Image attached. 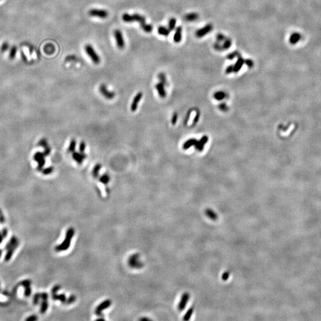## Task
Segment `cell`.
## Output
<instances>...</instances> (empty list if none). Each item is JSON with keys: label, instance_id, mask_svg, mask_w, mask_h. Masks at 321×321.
<instances>
[{"label": "cell", "instance_id": "cell-1", "mask_svg": "<svg viewBox=\"0 0 321 321\" xmlns=\"http://www.w3.org/2000/svg\"><path fill=\"white\" fill-rule=\"evenodd\" d=\"M75 235V229L73 228H69L66 233V237L64 241L55 246V250L56 252H60L68 250L70 246L71 240Z\"/></svg>", "mask_w": 321, "mask_h": 321}, {"label": "cell", "instance_id": "cell-2", "mask_svg": "<svg viewBox=\"0 0 321 321\" xmlns=\"http://www.w3.org/2000/svg\"><path fill=\"white\" fill-rule=\"evenodd\" d=\"M122 20L126 23H133L137 22L140 24L144 23L146 20L144 16L140 15L139 14H130L128 13H124L122 16Z\"/></svg>", "mask_w": 321, "mask_h": 321}, {"label": "cell", "instance_id": "cell-3", "mask_svg": "<svg viewBox=\"0 0 321 321\" xmlns=\"http://www.w3.org/2000/svg\"><path fill=\"white\" fill-rule=\"evenodd\" d=\"M84 51L86 52L87 55L91 58V60L95 64H98L100 62V58L91 45H86L84 47Z\"/></svg>", "mask_w": 321, "mask_h": 321}, {"label": "cell", "instance_id": "cell-4", "mask_svg": "<svg viewBox=\"0 0 321 321\" xmlns=\"http://www.w3.org/2000/svg\"><path fill=\"white\" fill-rule=\"evenodd\" d=\"M89 15L94 17H98L102 19L107 18L108 16V13L107 10L103 9L93 8L89 11Z\"/></svg>", "mask_w": 321, "mask_h": 321}, {"label": "cell", "instance_id": "cell-5", "mask_svg": "<svg viewBox=\"0 0 321 321\" xmlns=\"http://www.w3.org/2000/svg\"><path fill=\"white\" fill-rule=\"evenodd\" d=\"M213 29V25L211 23L207 24L203 27L198 29L195 33L196 36L198 38H202L205 36L207 35L212 32Z\"/></svg>", "mask_w": 321, "mask_h": 321}, {"label": "cell", "instance_id": "cell-6", "mask_svg": "<svg viewBox=\"0 0 321 321\" xmlns=\"http://www.w3.org/2000/svg\"><path fill=\"white\" fill-rule=\"evenodd\" d=\"M114 36L117 45L120 49H123L125 47V40L121 31L116 29L114 31Z\"/></svg>", "mask_w": 321, "mask_h": 321}, {"label": "cell", "instance_id": "cell-7", "mask_svg": "<svg viewBox=\"0 0 321 321\" xmlns=\"http://www.w3.org/2000/svg\"><path fill=\"white\" fill-rule=\"evenodd\" d=\"M111 304V301L110 300H106L99 304L95 309V313L98 316H102V312L104 310L109 308Z\"/></svg>", "mask_w": 321, "mask_h": 321}, {"label": "cell", "instance_id": "cell-8", "mask_svg": "<svg viewBox=\"0 0 321 321\" xmlns=\"http://www.w3.org/2000/svg\"><path fill=\"white\" fill-rule=\"evenodd\" d=\"M99 91L100 94L103 95L106 99H112L114 98L115 94L112 92H110L107 89V86L105 84H101L99 86Z\"/></svg>", "mask_w": 321, "mask_h": 321}, {"label": "cell", "instance_id": "cell-9", "mask_svg": "<svg viewBox=\"0 0 321 321\" xmlns=\"http://www.w3.org/2000/svg\"><path fill=\"white\" fill-rule=\"evenodd\" d=\"M45 155L43 153L37 152L34 156V159L38 163V170H41L45 164Z\"/></svg>", "mask_w": 321, "mask_h": 321}, {"label": "cell", "instance_id": "cell-10", "mask_svg": "<svg viewBox=\"0 0 321 321\" xmlns=\"http://www.w3.org/2000/svg\"><path fill=\"white\" fill-rule=\"evenodd\" d=\"M139 255H133L129 259V265L133 268H140L142 267V264L139 260Z\"/></svg>", "mask_w": 321, "mask_h": 321}, {"label": "cell", "instance_id": "cell-11", "mask_svg": "<svg viewBox=\"0 0 321 321\" xmlns=\"http://www.w3.org/2000/svg\"><path fill=\"white\" fill-rule=\"evenodd\" d=\"M302 39V35L300 33L294 32L289 38V42L291 45H295Z\"/></svg>", "mask_w": 321, "mask_h": 321}, {"label": "cell", "instance_id": "cell-12", "mask_svg": "<svg viewBox=\"0 0 321 321\" xmlns=\"http://www.w3.org/2000/svg\"><path fill=\"white\" fill-rule=\"evenodd\" d=\"M142 96H143V94L142 92H139L135 96L132 102V104L131 105V110H132V112H135L137 110L138 104L140 102Z\"/></svg>", "mask_w": 321, "mask_h": 321}, {"label": "cell", "instance_id": "cell-13", "mask_svg": "<svg viewBox=\"0 0 321 321\" xmlns=\"http://www.w3.org/2000/svg\"><path fill=\"white\" fill-rule=\"evenodd\" d=\"M189 299V294L188 293H184L182 297H181V299L180 300V301L179 304V306H178V309L179 311H183L185 308L186 306L187 305V303L188 302V300Z\"/></svg>", "mask_w": 321, "mask_h": 321}, {"label": "cell", "instance_id": "cell-14", "mask_svg": "<svg viewBox=\"0 0 321 321\" xmlns=\"http://www.w3.org/2000/svg\"><path fill=\"white\" fill-rule=\"evenodd\" d=\"M19 242L16 243V244H14V246H13L12 247H11L10 248H9V249L8 250H7V253H6V255L4 257V260L6 262H8L11 258L13 256V255L14 252V251H16V249H17V247L19 246Z\"/></svg>", "mask_w": 321, "mask_h": 321}, {"label": "cell", "instance_id": "cell-15", "mask_svg": "<svg viewBox=\"0 0 321 321\" xmlns=\"http://www.w3.org/2000/svg\"><path fill=\"white\" fill-rule=\"evenodd\" d=\"M182 31L183 28L181 26H178L175 31V33L174 35L173 40L174 42L176 43H179L181 42L182 39Z\"/></svg>", "mask_w": 321, "mask_h": 321}, {"label": "cell", "instance_id": "cell-16", "mask_svg": "<svg viewBox=\"0 0 321 321\" xmlns=\"http://www.w3.org/2000/svg\"><path fill=\"white\" fill-rule=\"evenodd\" d=\"M244 64V58H242L241 56L237 57V61L236 62L234 65H233V67H234V73L239 72L241 70Z\"/></svg>", "mask_w": 321, "mask_h": 321}, {"label": "cell", "instance_id": "cell-17", "mask_svg": "<svg viewBox=\"0 0 321 321\" xmlns=\"http://www.w3.org/2000/svg\"><path fill=\"white\" fill-rule=\"evenodd\" d=\"M199 19V14L197 13H190L184 16V19L187 22H193Z\"/></svg>", "mask_w": 321, "mask_h": 321}, {"label": "cell", "instance_id": "cell-18", "mask_svg": "<svg viewBox=\"0 0 321 321\" xmlns=\"http://www.w3.org/2000/svg\"><path fill=\"white\" fill-rule=\"evenodd\" d=\"M73 158L78 164H81L84 159L86 158V155L83 153L79 154L78 152H74L73 154Z\"/></svg>", "mask_w": 321, "mask_h": 321}, {"label": "cell", "instance_id": "cell-19", "mask_svg": "<svg viewBox=\"0 0 321 321\" xmlns=\"http://www.w3.org/2000/svg\"><path fill=\"white\" fill-rule=\"evenodd\" d=\"M155 88L158 91L159 95L160 97L163 98L165 97L166 92H165V89H164V85L162 83L159 82V83H157L155 86Z\"/></svg>", "mask_w": 321, "mask_h": 321}, {"label": "cell", "instance_id": "cell-20", "mask_svg": "<svg viewBox=\"0 0 321 321\" xmlns=\"http://www.w3.org/2000/svg\"><path fill=\"white\" fill-rule=\"evenodd\" d=\"M170 30L168 29V27H166L163 26H160L158 28V32L160 35H162L164 36H168L170 35Z\"/></svg>", "mask_w": 321, "mask_h": 321}, {"label": "cell", "instance_id": "cell-21", "mask_svg": "<svg viewBox=\"0 0 321 321\" xmlns=\"http://www.w3.org/2000/svg\"><path fill=\"white\" fill-rule=\"evenodd\" d=\"M52 299L54 300H60L62 303H66V297L65 294H57V293L52 294Z\"/></svg>", "mask_w": 321, "mask_h": 321}, {"label": "cell", "instance_id": "cell-22", "mask_svg": "<svg viewBox=\"0 0 321 321\" xmlns=\"http://www.w3.org/2000/svg\"><path fill=\"white\" fill-rule=\"evenodd\" d=\"M140 27L142 29V30L147 33H151L153 31L154 29L153 26L151 24H147L146 22L140 24Z\"/></svg>", "mask_w": 321, "mask_h": 321}, {"label": "cell", "instance_id": "cell-23", "mask_svg": "<svg viewBox=\"0 0 321 321\" xmlns=\"http://www.w3.org/2000/svg\"><path fill=\"white\" fill-rule=\"evenodd\" d=\"M19 240L17 239V238L16 237V236H13L11 237V238L10 239V241L7 243L6 247H5V249L6 250H8L9 248H10L11 247H12L13 246H14V244H16V243H19Z\"/></svg>", "mask_w": 321, "mask_h": 321}, {"label": "cell", "instance_id": "cell-24", "mask_svg": "<svg viewBox=\"0 0 321 321\" xmlns=\"http://www.w3.org/2000/svg\"><path fill=\"white\" fill-rule=\"evenodd\" d=\"M48 309V300H42L40 309V312L42 314L45 313Z\"/></svg>", "mask_w": 321, "mask_h": 321}, {"label": "cell", "instance_id": "cell-25", "mask_svg": "<svg viewBox=\"0 0 321 321\" xmlns=\"http://www.w3.org/2000/svg\"><path fill=\"white\" fill-rule=\"evenodd\" d=\"M231 45H232V40L229 38H227L223 42V44H222L224 51L229 49L231 47Z\"/></svg>", "mask_w": 321, "mask_h": 321}, {"label": "cell", "instance_id": "cell-26", "mask_svg": "<svg viewBox=\"0 0 321 321\" xmlns=\"http://www.w3.org/2000/svg\"><path fill=\"white\" fill-rule=\"evenodd\" d=\"M205 213H206L207 216L209 218H210L211 220H214V221L216 220H217V218H218L217 214H216L215 212H214L212 210L209 209H207V210L206 211V212H205Z\"/></svg>", "mask_w": 321, "mask_h": 321}, {"label": "cell", "instance_id": "cell-27", "mask_svg": "<svg viewBox=\"0 0 321 321\" xmlns=\"http://www.w3.org/2000/svg\"><path fill=\"white\" fill-rule=\"evenodd\" d=\"M240 56V52L237 51H233V52L228 54L227 55V58L229 60H232L233 59H234L235 58L239 57Z\"/></svg>", "mask_w": 321, "mask_h": 321}, {"label": "cell", "instance_id": "cell-28", "mask_svg": "<svg viewBox=\"0 0 321 321\" xmlns=\"http://www.w3.org/2000/svg\"><path fill=\"white\" fill-rule=\"evenodd\" d=\"M176 23H177V20L175 18L172 17L170 19L168 22V29H170V31H173L174 29L176 28Z\"/></svg>", "mask_w": 321, "mask_h": 321}, {"label": "cell", "instance_id": "cell-29", "mask_svg": "<svg viewBox=\"0 0 321 321\" xmlns=\"http://www.w3.org/2000/svg\"><path fill=\"white\" fill-rule=\"evenodd\" d=\"M99 181L104 184H107L110 181V177L108 174H105L99 178Z\"/></svg>", "mask_w": 321, "mask_h": 321}, {"label": "cell", "instance_id": "cell-30", "mask_svg": "<svg viewBox=\"0 0 321 321\" xmlns=\"http://www.w3.org/2000/svg\"><path fill=\"white\" fill-rule=\"evenodd\" d=\"M101 167H102V166L100 164H98L95 166V167L94 168L93 171H92V174H93V176H94V177L96 178L98 176L99 172L100 170Z\"/></svg>", "mask_w": 321, "mask_h": 321}, {"label": "cell", "instance_id": "cell-31", "mask_svg": "<svg viewBox=\"0 0 321 321\" xmlns=\"http://www.w3.org/2000/svg\"><path fill=\"white\" fill-rule=\"evenodd\" d=\"M158 78L160 83H162L164 85H167V80L166 79L165 75L164 73H160L158 75Z\"/></svg>", "mask_w": 321, "mask_h": 321}, {"label": "cell", "instance_id": "cell-32", "mask_svg": "<svg viewBox=\"0 0 321 321\" xmlns=\"http://www.w3.org/2000/svg\"><path fill=\"white\" fill-rule=\"evenodd\" d=\"M76 140L75 139H72L70 142V146L68 147V152H73L75 150V148H76Z\"/></svg>", "mask_w": 321, "mask_h": 321}, {"label": "cell", "instance_id": "cell-33", "mask_svg": "<svg viewBox=\"0 0 321 321\" xmlns=\"http://www.w3.org/2000/svg\"><path fill=\"white\" fill-rule=\"evenodd\" d=\"M193 313V308H191V309H189L188 310V311L187 312V313L184 315V318H183V320H189L190 319H191L192 314Z\"/></svg>", "mask_w": 321, "mask_h": 321}, {"label": "cell", "instance_id": "cell-34", "mask_svg": "<svg viewBox=\"0 0 321 321\" xmlns=\"http://www.w3.org/2000/svg\"><path fill=\"white\" fill-rule=\"evenodd\" d=\"M226 36L225 35L221 33H218L216 35V41L218 42H223L224 41V40L226 39Z\"/></svg>", "mask_w": 321, "mask_h": 321}, {"label": "cell", "instance_id": "cell-35", "mask_svg": "<svg viewBox=\"0 0 321 321\" xmlns=\"http://www.w3.org/2000/svg\"><path fill=\"white\" fill-rule=\"evenodd\" d=\"M214 48L216 50V51H224L223 50V46H222V44H221L220 42H216L214 43Z\"/></svg>", "mask_w": 321, "mask_h": 321}, {"label": "cell", "instance_id": "cell-36", "mask_svg": "<svg viewBox=\"0 0 321 321\" xmlns=\"http://www.w3.org/2000/svg\"><path fill=\"white\" fill-rule=\"evenodd\" d=\"M40 299V293H36L34 296H33V304L34 305H37L39 303V300Z\"/></svg>", "mask_w": 321, "mask_h": 321}, {"label": "cell", "instance_id": "cell-37", "mask_svg": "<svg viewBox=\"0 0 321 321\" xmlns=\"http://www.w3.org/2000/svg\"><path fill=\"white\" fill-rule=\"evenodd\" d=\"M24 288V294L26 297H29L31 295L32 293V290L31 288V286H27Z\"/></svg>", "mask_w": 321, "mask_h": 321}, {"label": "cell", "instance_id": "cell-38", "mask_svg": "<svg viewBox=\"0 0 321 321\" xmlns=\"http://www.w3.org/2000/svg\"><path fill=\"white\" fill-rule=\"evenodd\" d=\"M31 281L29 280H24L22 281H21L20 283V285L23 286L24 288L26 287H27V286H31Z\"/></svg>", "mask_w": 321, "mask_h": 321}, {"label": "cell", "instance_id": "cell-39", "mask_svg": "<svg viewBox=\"0 0 321 321\" xmlns=\"http://www.w3.org/2000/svg\"><path fill=\"white\" fill-rule=\"evenodd\" d=\"M244 64H245L248 67H249V68H252V67H253V66H254V62H253V61L252 60H251V59H249H249H246V60H244Z\"/></svg>", "mask_w": 321, "mask_h": 321}, {"label": "cell", "instance_id": "cell-40", "mask_svg": "<svg viewBox=\"0 0 321 321\" xmlns=\"http://www.w3.org/2000/svg\"><path fill=\"white\" fill-rule=\"evenodd\" d=\"M16 52H17V48L16 47H14L12 48V49L10 51V57L11 58H13L15 57V55H16Z\"/></svg>", "mask_w": 321, "mask_h": 321}, {"label": "cell", "instance_id": "cell-41", "mask_svg": "<svg viewBox=\"0 0 321 321\" xmlns=\"http://www.w3.org/2000/svg\"><path fill=\"white\" fill-rule=\"evenodd\" d=\"M53 171H54V168L53 167H49V168H45V170H43L42 171V172L43 173V174L48 175V174H50L51 172H52Z\"/></svg>", "mask_w": 321, "mask_h": 321}, {"label": "cell", "instance_id": "cell-42", "mask_svg": "<svg viewBox=\"0 0 321 321\" xmlns=\"http://www.w3.org/2000/svg\"><path fill=\"white\" fill-rule=\"evenodd\" d=\"M232 72H234V67H233V65L228 66L225 70V73L227 74H230Z\"/></svg>", "mask_w": 321, "mask_h": 321}, {"label": "cell", "instance_id": "cell-43", "mask_svg": "<svg viewBox=\"0 0 321 321\" xmlns=\"http://www.w3.org/2000/svg\"><path fill=\"white\" fill-rule=\"evenodd\" d=\"M86 148V144L84 142H82L79 145V151L81 153H84Z\"/></svg>", "mask_w": 321, "mask_h": 321}, {"label": "cell", "instance_id": "cell-44", "mask_svg": "<svg viewBox=\"0 0 321 321\" xmlns=\"http://www.w3.org/2000/svg\"><path fill=\"white\" fill-rule=\"evenodd\" d=\"M38 319V318L37 316L35 315H33L29 316L27 318H26V321H35V320H37Z\"/></svg>", "mask_w": 321, "mask_h": 321}, {"label": "cell", "instance_id": "cell-45", "mask_svg": "<svg viewBox=\"0 0 321 321\" xmlns=\"http://www.w3.org/2000/svg\"><path fill=\"white\" fill-rule=\"evenodd\" d=\"M60 288H61V287H60V285H55V286L52 288V290H51V293H52V294L57 293L58 292V290H59L60 289Z\"/></svg>", "mask_w": 321, "mask_h": 321}, {"label": "cell", "instance_id": "cell-46", "mask_svg": "<svg viewBox=\"0 0 321 321\" xmlns=\"http://www.w3.org/2000/svg\"><path fill=\"white\" fill-rule=\"evenodd\" d=\"M1 234L3 237V238H6L7 235H8V230L6 228H4L2 229L1 231Z\"/></svg>", "mask_w": 321, "mask_h": 321}, {"label": "cell", "instance_id": "cell-47", "mask_svg": "<svg viewBox=\"0 0 321 321\" xmlns=\"http://www.w3.org/2000/svg\"><path fill=\"white\" fill-rule=\"evenodd\" d=\"M230 276V272H224L222 275V280L224 281H226L228 279Z\"/></svg>", "mask_w": 321, "mask_h": 321}, {"label": "cell", "instance_id": "cell-48", "mask_svg": "<svg viewBox=\"0 0 321 321\" xmlns=\"http://www.w3.org/2000/svg\"><path fill=\"white\" fill-rule=\"evenodd\" d=\"M5 217L1 211V210L0 209V224H4V222H5Z\"/></svg>", "mask_w": 321, "mask_h": 321}, {"label": "cell", "instance_id": "cell-49", "mask_svg": "<svg viewBox=\"0 0 321 321\" xmlns=\"http://www.w3.org/2000/svg\"><path fill=\"white\" fill-rule=\"evenodd\" d=\"M75 299H76L75 296H70V297H68V299L67 300L66 303H67V304H70V303H73V302H74V301L75 300Z\"/></svg>", "mask_w": 321, "mask_h": 321}, {"label": "cell", "instance_id": "cell-50", "mask_svg": "<svg viewBox=\"0 0 321 321\" xmlns=\"http://www.w3.org/2000/svg\"><path fill=\"white\" fill-rule=\"evenodd\" d=\"M40 299L42 300H48V294L47 293H42L40 294Z\"/></svg>", "mask_w": 321, "mask_h": 321}, {"label": "cell", "instance_id": "cell-51", "mask_svg": "<svg viewBox=\"0 0 321 321\" xmlns=\"http://www.w3.org/2000/svg\"><path fill=\"white\" fill-rule=\"evenodd\" d=\"M8 48V44L7 43H4L2 47H1V51H5L7 50V48Z\"/></svg>", "mask_w": 321, "mask_h": 321}, {"label": "cell", "instance_id": "cell-52", "mask_svg": "<svg viewBox=\"0 0 321 321\" xmlns=\"http://www.w3.org/2000/svg\"><path fill=\"white\" fill-rule=\"evenodd\" d=\"M215 97L216 98H220V99H221V98H223L224 97V94L223 92H218L215 94Z\"/></svg>", "mask_w": 321, "mask_h": 321}, {"label": "cell", "instance_id": "cell-53", "mask_svg": "<svg viewBox=\"0 0 321 321\" xmlns=\"http://www.w3.org/2000/svg\"><path fill=\"white\" fill-rule=\"evenodd\" d=\"M177 114H174V115H173V117L172 119V123L173 124H174L175 123H176V121H177Z\"/></svg>", "mask_w": 321, "mask_h": 321}, {"label": "cell", "instance_id": "cell-54", "mask_svg": "<svg viewBox=\"0 0 321 321\" xmlns=\"http://www.w3.org/2000/svg\"><path fill=\"white\" fill-rule=\"evenodd\" d=\"M3 239H4V238H3V237L2 234H1V232H0V244L2 243V242H3Z\"/></svg>", "mask_w": 321, "mask_h": 321}, {"label": "cell", "instance_id": "cell-55", "mask_svg": "<svg viewBox=\"0 0 321 321\" xmlns=\"http://www.w3.org/2000/svg\"><path fill=\"white\" fill-rule=\"evenodd\" d=\"M140 320H149V319L148 318H142V319H140Z\"/></svg>", "mask_w": 321, "mask_h": 321}, {"label": "cell", "instance_id": "cell-56", "mask_svg": "<svg viewBox=\"0 0 321 321\" xmlns=\"http://www.w3.org/2000/svg\"><path fill=\"white\" fill-rule=\"evenodd\" d=\"M2 253H3V251L1 249H0V257H1V255H2Z\"/></svg>", "mask_w": 321, "mask_h": 321}]
</instances>
